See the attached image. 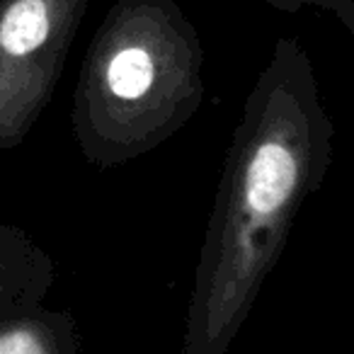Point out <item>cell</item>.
Returning <instances> with one entry per match:
<instances>
[{
	"label": "cell",
	"instance_id": "obj_2",
	"mask_svg": "<svg viewBox=\"0 0 354 354\" xmlns=\"http://www.w3.org/2000/svg\"><path fill=\"white\" fill-rule=\"evenodd\" d=\"M204 46L177 0H117L90 39L71 127L85 162L124 165L170 141L204 100Z\"/></svg>",
	"mask_w": 354,
	"mask_h": 354
},
{
	"label": "cell",
	"instance_id": "obj_1",
	"mask_svg": "<svg viewBox=\"0 0 354 354\" xmlns=\"http://www.w3.org/2000/svg\"><path fill=\"white\" fill-rule=\"evenodd\" d=\"M333 156L335 124L313 61L301 39L281 37L231 136L194 267L180 352L231 349Z\"/></svg>",
	"mask_w": 354,
	"mask_h": 354
},
{
	"label": "cell",
	"instance_id": "obj_4",
	"mask_svg": "<svg viewBox=\"0 0 354 354\" xmlns=\"http://www.w3.org/2000/svg\"><path fill=\"white\" fill-rule=\"evenodd\" d=\"M54 279L56 265L49 252L25 228L0 221V323L44 304Z\"/></svg>",
	"mask_w": 354,
	"mask_h": 354
},
{
	"label": "cell",
	"instance_id": "obj_6",
	"mask_svg": "<svg viewBox=\"0 0 354 354\" xmlns=\"http://www.w3.org/2000/svg\"><path fill=\"white\" fill-rule=\"evenodd\" d=\"M262 3L284 12H301V10L325 12V15H333L349 32H354V0H262Z\"/></svg>",
	"mask_w": 354,
	"mask_h": 354
},
{
	"label": "cell",
	"instance_id": "obj_3",
	"mask_svg": "<svg viewBox=\"0 0 354 354\" xmlns=\"http://www.w3.org/2000/svg\"><path fill=\"white\" fill-rule=\"evenodd\" d=\"M90 0H0V148H17L49 107Z\"/></svg>",
	"mask_w": 354,
	"mask_h": 354
},
{
	"label": "cell",
	"instance_id": "obj_5",
	"mask_svg": "<svg viewBox=\"0 0 354 354\" xmlns=\"http://www.w3.org/2000/svg\"><path fill=\"white\" fill-rule=\"evenodd\" d=\"M80 349L83 339L71 310L39 304L0 323V354H78Z\"/></svg>",
	"mask_w": 354,
	"mask_h": 354
}]
</instances>
